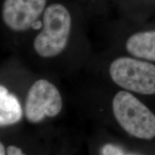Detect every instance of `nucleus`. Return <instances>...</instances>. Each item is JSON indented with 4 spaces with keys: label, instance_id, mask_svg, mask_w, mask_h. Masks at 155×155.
Listing matches in <instances>:
<instances>
[{
    "label": "nucleus",
    "instance_id": "f257e3e1",
    "mask_svg": "<svg viewBox=\"0 0 155 155\" xmlns=\"http://www.w3.org/2000/svg\"><path fill=\"white\" fill-rule=\"evenodd\" d=\"M72 29V16L66 6L60 2L48 5L42 15L41 30L35 38L33 48L39 56L55 57L68 43Z\"/></svg>",
    "mask_w": 155,
    "mask_h": 155
},
{
    "label": "nucleus",
    "instance_id": "f03ea898",
    "mask_svg": "<svg viewBox=\"0 0 155 155\" xmlns=\"http://www.w3.org/2000/svg\"><path fill=\"white\" fill-rule=\"evenodd\" d=\"M112 107L118 123L129 134L144 139L155 137L154 114L132 94L117 93Z\"/></svg>",
    "mask_w": 155,
    "mask_h": 155
},
{
    "label": "nucleus",
    "instance_id": "7ed1b4c3",
    "mask_svg": "<svg viewBox=\"0 0 155 155\" xmlns=\"http://www.w3.org/2000/svg\"><path fill=\"white\" fill-rule=\"evenodd\" d=\"M112 80L122 88L141 94H155V66L147 62L121 57L110 65Z\"/></svg>",
    "mask_w": 155,
    "mask_h": 155
},
{
    "label": "nucleus",
    "instance_id": "20e7f679",
    "mask_svg": "<svg viewBox=\"0 0 155 155\" xmlns=\"http://www.w3.org/2000/svg\"><path fill=\"white\" fill-rule=\"evenodd\" d=\"M63 106L59 91L47 80L37 81L31 86L25 102V115L31 123H39L45 117H54Z\"/></svg>",
    "mask_w": 155,
    "mask_h": 155
},
{
    "label": "nucleus",
    "instance_id": "39448f33",
    "mask_svg": "<svg viewBox=\"0 0 155 155\" xmlns=\"http://www.w3.org/2000/svg\"><path fill=\"white\" fill-rule=\"evenodd\" d=\"M48 0H4L2 18L14 32H25L42 17Z\"/></svg>",
    "mask_w": 155,
    "mask_h": 155
},
{
    "label": "nucleus",
    "instance_id": "423d86ee",
    "mask_svg": "<svg viewBox=\"0 0 155 155\" xmlns=\"http://www.w3.org/2000/svg\"><path fill=\"white\" fill-rule=\"evenodd\" d=\"M126 48L135 57L155 61V31L133 35L127 40Z\"/></svg>",
    "mask_w": 155,
    "mask_h": 155
},
{
    "label": "nucleus",
    "instance_id": "0eeeda50",
    "mask_svg": "<svg viewBox=\"0 0 155 155\" xmlns=\"http://www.w3.org/2000/svg\"><path fill=\"white\" fill-rule=\"evenodd\" d=\"M22 117V109L17 97L0 85V127L17 124Z\"/></svg>",
    "mask_w": 155,
    "mask_h": 155
},
{
    "label": "nucleus",
    "instance_id": "6e6552de",
    "mask_svg": "<svg viewBox=\"0 0 155 155\" xmlns=\"http://www.w3.org/2000/svg\"><path fill=\"white\" fill-rule=\"evenodd\" d=\"M102 155H124L119 147L113 144H106L102 148Z\"/></svg>",
    "mask_w": 155,
    "mask_h": 155
},
{
    "label": "nucleus",
    "instance_id": "1a4fd4ad",
    "mask_svg": "<svg viewBox=\"0 0 155 155\" xmlns=\"http://www.w3.org/2000/svg\"><path fill=\"white\" fill-rule=\"evenodd\" d=\"M7 155H25L22 150L15 146H9L7 150Z\"/></svg>",
    "mask_w": 155,
    "mask_h": 155
},
{
    "label": "nucleus",
    "instance_id": "9d476101",
    "mask_svg": "<svg viewBox=\"0 0 155 155\" xmlns=\"http://www.w3.org/2000/svg\"><path fill=\"white\" fill-rule=\"evenodd\" d=\"M0 155H6V151L4 145L0 142Z\"/></svg>",
    "mask_w": 155,
    "mask_h": 155
},
{
    "label": "nucleus",
    "instance_id": "9b49d317",
    "mask_svg": "<svg viewBox=\"0 0 155 155\" xmlns=\"http://www.w3.org/2000/svg\"><path fill=\"white\" fill-rule=\"evenodd\" d=\"M129 155H137V154H129Z\"/></svg>",
    "mask_w": 155,
    "mask_h": 155
}]
</instances>
